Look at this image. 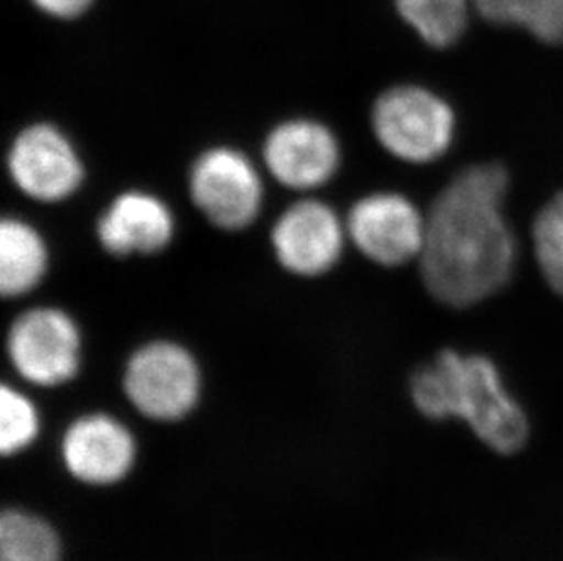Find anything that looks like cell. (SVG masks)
Returning a JSON list of instances; mask_svg holds the SVG:
<instances>
[{"label":"cell","mask_w":563,"mask_h":561,"mask_svg":"<svg viewBox=\"0 0 563 561\" xmlns=\"http://www.w3.org/2000/svg\"><path fill=\"white\" fill-rule=\"evenodd\" d=\"M349 243L345 218L318 197L288 205L271 228L277 265L290 276L316 279L340 265Z\"/></svg>","instance_id":"ba28073f"},{"label":"cell","mask_w":563,"mask_h":561,"mask_svg":"<svg viewBox=\"0 0 563 561\" xmlns=\"http://www.w3.org/2000/svg\"><path fill=\"white\" fill-rule=\"evenodd\" d=\"M32 2L46 15L71 21V19L85 15L96 0H32Z\"/></svg>","instance_id":"d6986e66"},{"label":"cell","mask_w":563,"mask_h":561,"mask_svg":"<svg viewBox=\"0 0 563 561\" xmlns=\"http://www.w3.org/2000/svg\"><path fill=\"white\" fill-rule=\"evenodd\" d=\"M123 391L144 418L174 424L194 413L201 399V366L185 344L154 339L128 358Z\"/></svg>","instance_id":"277c9868"},{"label":"cell","mask_w":563,"mask_h":561,"mask_svg":"<svg viewBox=\"0 0 563 561\" xmlns=\"http://www.w3.org/2000/svg\"><path fill=\"white\" fill-rule=\"evenodd\" d=\"M177 233L176 213L152 191L124 190L113 197L96 223V238L107 254L148 257L165 252Z\"/></svg>","instance_id":"8fae6325"},{"label":"cell","mask_w":563,"mask_h":561,"mask_svg":"<svg viewBox=\"0 0 563 561\" xmlns=\"http://www.w3.org/2000/svg\"><path fill=\"white\" fill-rule=\"evenodd\" d=\"M5 169L22 196L41 205H59L79 194L86 166L63 128L37 121L16 132L5 154Z\"/></svg>","instance_id":"52a82bcc"},{"label":"cell","mask_w":563,"mask_h":561,"mask_svg":"<svg viewBox=\"0 0 563 561\" xmlns=\"http://www.w3.org/2000/svg\"><path fill=\"white\" fill-rule=\"evenodd\" d=\"M188 196L197 212L223 232H243L265 207V180L254 161L234 146L202 150L188 172Z\"/></svg>","instance_id":"5b68a950"},{"label":"cell","mask_w":563,"mask_h":561,"mask_svg":"<svg viewBox=\"0 0 563 561\" xmlns=\"http://www.w3.org/2000/svg\"><path fill=\"white\" fill-rule=\"evenodd\" d=\"M66 471L96 487L123 482L137 455L135 438L126 425L108 414L80 416L69 424L60 443Z\"/></svg>","instance_id":"7c38bea8"},{"label":"cell","mask_w":563,"mask_h":561,"mask_svg":"<svg viewBox=\"0 0 563 561\" xmlns=\"http://www.w3.org/2000/svg\"><path fill=\"white\" fill-rule=\"evenodd\" d=\"M5 354L24 382L41 388L60 387L79 374L82 332L63 308H27L11 321Z\"/></svg>","instance_id":"8992f818"},{"label":"cell","mask_w":563,"mask_h":561,"mask_svg":"<svg viewBox=\"0 0 563 561\" xmlns=\"http://www.w3.org/2000/svg\"><path fill=\"white\" fill-rule=\"evenodd\" d=\"M371 128L387 154L409 165H429L451 148L456 116L451 105L429 88L398 85L376 97Z\"/></svg>","instance_id":"3957f363"},{"label":"cell","mask_w":563,"mask_h":561,"mask_svg":"<svg viewBox=\"0 0 563 561\" xmlns=\"http://www.w3.org/2000/svg\"><path fill=\"white\" fill-rule=\"evenodd\" d=\"M57 530L37 514L10 508L0 518V561H60Z\"/></svg>","instance_id":"5bb4252c"},{"label":"cell","mask_w":563,"mask_h":561,"mask_svg":"<svg viewBox=\"0 0 563 561\" xmlns=\"http://www.w3.org/2000/svg\"><path fill=\"white\" fill-rule=\"evenodd\" d=\"M485 21L516 26L548 44L563 43V0H473Z\"/></svg>","instance_id":"9a60e30c"},{"label":"cell","mask_w":563,"mask_h":561,"mask_svg":"<svg viewBox=\"0 0 563 561\" xmlns=\"http://www.w3.org/2000/svg\"><path fill=\"white\" fill-rule=\"evenodd\" d=\"M49 246L43 232L26 219L0 223V294L21 299L37 290L49 271Z\"/></svg>","instance_id":"4fadbf2b"},{"label":"cell","mask_w":563,"mask_h":561,"mask_svg":"<svg viewBox=\"0 0 563 561\" xmlns=\"http://www.w3.org/2000/svg\"><path fill=\"white\" fill-rule=\"evenodd\" d=\"M41 418L32 399L21 391L4 385L0 391V450L13 455L37 440Z\"/></svg>","instance_id":"ac0fdd59"},{"label":"cell","mask_w":563,"mask_h":561,"mask_svg":"<svg viewBox=\"0 0 563 561\" xmlns=\"http://www.w3.org/2000/svg\"><path fill=\"white\" fill-rule=\"evenodd\" d=\"M399 15L432 48H449L462 37L468 0H396Z\"/></svg>","instance_id":"2e32d148"},{"label":"cell","mask_w":563,"mask_h":561,"mask_svg":"<svg viewBox=\"0 0 563 561\" xmlns=\"http://www.w3.org/2000/svg\"><path fill=\"white\" fill-rule=\"evenodd\" d=\"M416 413L431 424L463 425L487 454L512 460L532 443V421L495 361L460 350L438 352L409 382Z\"/></svg>","instance_id":"7a4b0ae2"},{"label":"cell","mask_w":563,"mask_h":561,"mask_svg":"<svg viewBox=\"0 0 563 561\" xmlns=\"http://www.w3.org/2000/svg\"><path fill=\"white\" fill-rule=\"evenodd\" d=\"M532 252L545 283L563 297V194L538 212L532 224Z\"/></svg>","instance_id":"e0dca14e"},{"label":"cell","mask_w":563,"mask_h":561,"mask_svg":"<svg viewBox=\"0 0 563 561\" xmlns=\"http://www.w3.org/2000/svg\"><path fill=\"white\" fill-rule=\"evenodd\" d=\"M261 160L266 174L299 194L329 185L340 172L343 150L332 128L312 117H290L268 130Z\"/></svg>","instance_id":"9c48e42d"},{"label":"cell","mask_w":563,"mask_h":561,"mask_svg":"<svg viewBox=\"0 0 563 561\" xmlns=\"http://www.w3.org/2000/svg\"><path fill=\"white\" fill-rule=\"evenodd\" d=\"M349 243L374 265H407L420 260L427 213L398 191L360 197L345 216Z\"/></svg>","instance_id":"30bf717a"},{"label":"cell","mask_w":563,"mask_h":561,"mask_svg":"<svg viewBox=\"0 0 563 561\" xmlns=\"http://www.w3.org/2000/svg\"><path fill=\"white\" fill-rule=\"evenodd\" d=\"M507 190L504 166L487 163L462 169L432 201L418 263L441 305L474 307L512 277L518 244L505 216Z\"/></svg>","instance_id":"6da1fadb"}]
</instances>
